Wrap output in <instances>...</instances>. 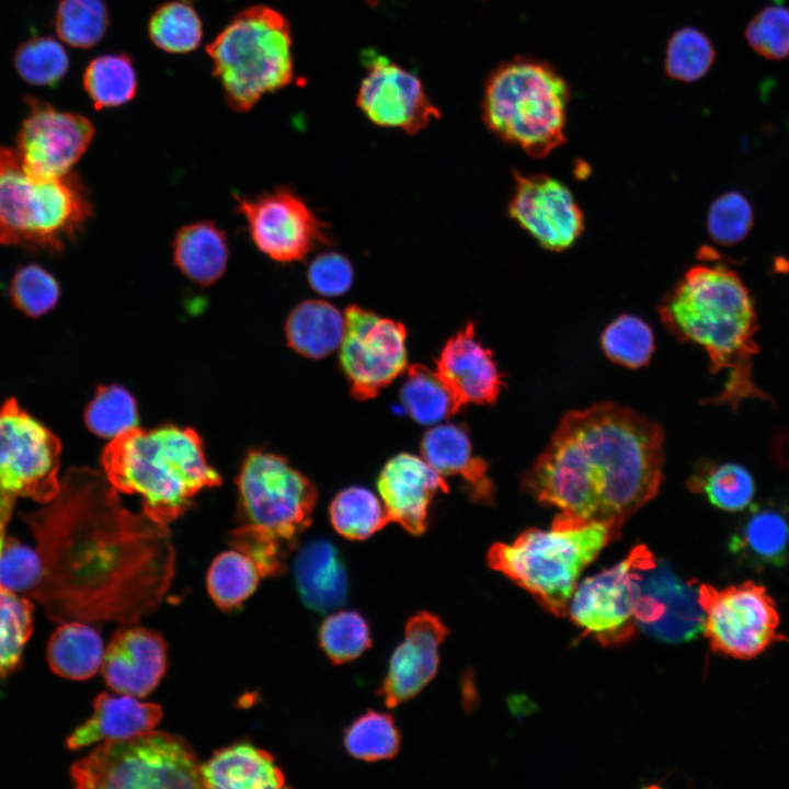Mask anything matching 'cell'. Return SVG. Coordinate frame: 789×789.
I'll use <instances>...</instances> for the list:
<instances>
[{"instance_id":"ab89813d","label":"cell","mask_w":789,"mask_h":789,"mask_svg":"<svg viewBox=\"0 0 789 789\" xmlns=\"http://www.w3.org/2000/svg\"><path fill=\"white\" fill-rule=\"evenodd\" d=\"M716 49L710 38L696 27H682L668 39L665 53V72L677 81L695 82L712 67Z\"/></svg>"},{"instance_id":"ffe728a7","label":"cell","mask_w":789,"mask_h":789,"mask_svg":"<svg viewBox=\"0 0 789 789\" xmlns=\"http://www.w3.org/2000/svg\"><path fill=\"white\" fill-rule=\"evenodd\" d=\"M434 371L448 390L455 413L469 403L493 404L504 387L492 352L477 340L472 322L447 340Z\"/></svg>"},{"instance_id":"d6a6232c","label":"cell","mask_w":789,"mask_h":789,"mask_svg":"<svg viewBox=\"0 0 789 789\" xmlns=\"http://www.w3.org/2000/svg\"><path fill=\"white\" fill-rule=\"evenodd\" d=\"M83 85L96 108L126 104L137 90L133 62L123 54L99 56L88 65Z\"/></svg>"},{"instance_id":"d4e9b609","label":"cell","mask_w":789,"mask_h":789,"mask_svg":"<svg viewBox=\"0 0 789 789\" xmlns=\"http://www.w3.org/2000/svg\"><path fill=\"white\" fill-rule=\"evenodd\" d=\"M422 458L441 476H460L471 499L491 505L494 485L487 462L476 457L467 431L459 425L442 424L428 430L421 442Z\"/></svg>"},{"instance_id":"7dc6e473","label":"cell","mask_w":789,"mask_h":789,"mask_svg":"<svg viewBox=\"0 0 789 789\" xmlns=\"http://www.w3.org/2000/svg\"><path fill=\"white\" fill-rule=\"evenodd\" d=\"M42 578L43 567L36 548L7 535L0 544V584L14 593L33 597Z\"/></svg>"},{"instance_id":"30bf717a","label":"cell","mask_w":789,"mask_h":789,"mask_svg":"<svg viewBox=\"0 0 789 789\" xmlns=\"http://www.w3.org/2000/svg\"><path fill=\"white\" fill-rule=\"evenodd\" d=\"M201 764L182 737L151 730L106 740L70 768L80 789L203 788Z\"/></svg>"},{"instance_id":"bcb514c9","label":"cell","mask_w":789,"mask_h":789,"mask_svg":"<svg viewBox=\"0 0 789 789\" xmlns=\"http://www.w3.org/2000/svg\"><path fill=\"white\" fill-rule=\"evenodd\" d=\"M13 305L24 315L41 317L58 302L60 287L57 279L37 264L20 266L9 286Z\"/></svg>"},{"instance_id":"f907efd6","label":"cell","mask_w":789,"mask_h":789,"mask_svg":"<svg viewBox=\"0 0 789 789\" xmlns=\"http://www.w3.org/2000/svg\"><path fill=\"white\" fill-rule=\"evenodd\" d=\"M353 278L351 262L336 252L319 254L307 270V279L311 288L325 297L345 294L351 288Z\"/></svg>"},{"instance_id":"d590c367","label":"cell","mask_w":789,"mask_h":789,"mask_svg":"<svg viewBox=\"0 0 789 789\" xmlns=\"http://www.w3.org/2000/svg\"><path fill=\"white\" fill-rule=\"evenodd\" d=\"M400 398L410 416L420 424H434L455 414L448 390L434 370L421 364L408 368Z\"/></svg>"},{"instance_id":"b9f144b4","label":"cell","mask_w":789,"mask_h":789,"mask_svg":"<svg viewBox=\"0 0 789 789\" xmlns=\"http://www.w3.org/2000/svg\"><path fill=\"white\" fill-rule=\"evenodd\" d=\"M13 62L24 81L38 87H55L69 68L66 49L50 36H33L23 42Z\"/></svg>"},{"instance_id":"7402d4cb","label":"cell","mask_w":789,"mask_h":789,"mask_svg":"<svg viewBox=\"0 0 789 789\" xmlns=\"http://www.w3.org/2000/svg\"><path fill=\"white\" fill-rule=\"evenodd\" d=\"M167 652L164 639L152 630L137 626L119 629L105 649L103 678L115 693L145 697L165 674Z\"/></svg>"},{"instance_id":"2e32d148","label":"cell","mask_w":789,"mask_h":789,"mask_svg":"<svg viewBox=\"0 0 789 789\" xmlns=\"http://www.w3.org/2000/svg\"><path fill=\"white\" fill-rule=\"evenodd\" d=\"M27 103L16 137V151L25 170L44 179L70 173L93 139L92 123L37 99L30 98Z\"/></svg>"},{"instance_id":"e0dca14e","label":"cell","mask_w":789,"mask_h":789,"mask_svg":"<svg viewBox=\"0 0 789 789\" xmlns=\"http://www.w3.org/2000/svg\"><path fill=\"white\" fill-rule=\"evenodd\" d=\"M366 68L357 106L374 124L409 134L424 129L441 112L425 93L422 81L384 55L364 54Z\"/></svg>"},{"instance_id":"6da1fadb","label":"cell","mask_w":789,"mask_h":789,"mask_svg":"<svg viewBox=\"0 0 789 789\" xmlns=\"http://www.w3.org/2000/svg\"><path fill=\"white\" fill-rule=\"evenodd\" d=\"M48 505L24 517L43 578L33 595L56 621L134 625L158 609L173 581L167 525L127 510L106 477L72 468Z\"/></svg>"},{"instance_id":"f1b7e54d","label":"cell","mask_w":789,"mask_h":789,"mask_svg":"<svg viewBox=\"0 0 789 789\" xmlns=\"http://www.w3.org/2000/svg\"><path fill=\"white\" fill-rule=\"evenodd\" d=\"M344 329V315L330 302L318 299L297 305L285 323L289 347L312 359L334 352L341 345Z\"/></svg>"},{"instance_id":"484cf974","label":"cell","mask_w":789,"mask_h":789,"mask_svg":"<svg viewBox=\"0 0 789 789\" xmlns=\"http://www.w3.org/2000/svg\"><path fill=\"white\" fill-rule=\"evenodd\" d=\"M203 788L278 789L285 777L273 756L249 743H237L215 752L201 764Z\"/></svg>"},{"instance_id":"e575fe53","label":"cell","mask_w":789,"mask_h":789,"mask_svg":"<svg viewBox=\"0 0 789 789\" xmlns=\"http://www.w3.org/2000/svg\"><path fill=\"white\" fill-rule=\"evenodd\" d=\"M34 605L27 596L0 584V678L21 665L23 651L34 628Z\"/></svg>"},{"instance_id":"4dcf8cb0","label":"cell","mask_w":789,"mask_h":789,"mask_svg":"<svg viewBox=\"0 0 789 789\" xmlns=\"http://www.w3.org/2000/svg\"><path fill=\"white\" fill-rule=\"evenodd\" d=\"M730 547L753 563L781 564L789 556V516L774 506L753 507Z\"/></svg>"},{"instance_id":"9c48e42d","label":"cell","mask_w":789,"mask_h":789,"mask_svg":"<svg viewBox=\"0 0 789 789\" xmlns=\"http://www.w3.org/2000/svg\"><path fill=\"white\" fill-rule=\"evenodd\" d=\"M290 26L266 5L241 11L206 47L225 99L236 112H247L266 93L294 79Z\"/></svg>"},{"instance_id":"60d3db41","label":"cell","mask_w":789,"mask_h":789,"mask_svg":"<svg viewBox=\"0 0 789 789\" xmlns=\"http://www.w3.org/2000/svg\"><path fill=\"white\" fill-rule=\"evenodd\" d=\"M84 422L95 435L114 438L137 427V403L125 388L118 385L100 386L84 411Z\"/></svg>"},{"instance_id":"4fadbf2b","label":"cell","mask_w":789,"mask_h":789,"mask_svg":"<svg viewBox=\"0 0 789 789\" xmlns=\"http://www.w3.org/2000/svg\"><path fill=\"white\" fill-rule=\"evenodd\" d=\"M656 563L643 545L614 567L587 578L576 586L568 606L571 620L604 645H616L632 638L640 578Z\"/></svg>"},{"instance_id":"f35d334b","label":"cell","mask_w":789,"mask_h":789,"mask_svg":"<svg viewBox=\"0 0 789 789\" xmlns=\"http://www.w3.org/2000/svg\"><path fill=\"white\" fill-rule=\"evenodd\" d=\"M344 746L357 759H388L399 750L400 732L390 714L370 710L345 730Z\"/></svg>"},{"instance_id":"3957f363","label":"cell","mask_w":789,"mask_h":789,"mask_svg":"<svg viewBox=\"0 0 789 789\" xmlns=\"http://www.w3.org/2000/svg\"><path fill=\"white\" fill-rule=\"evenodd\" d=\"M659 312L677 338L704 348L713 373H728L722 391L709 402L735 410L745 399L770 400L753 378L758 352L754 300L733 270L722 263L690 267L662 300Z\"/></svg>"},{"instance_id":"c3c4849f","label":"cell","mask_w":789,"mask_h":789,"mask_svg":"<svg viewBox=\"0 0 789 789\" xmlns=\"http://www.w3.org/2000/svg\"><path fill=\"white\" fill-rule=\"evenodd\" d=\"M744 36L748 46L768 60L789 57V8L764 7L746 24Z\"/></svg>"},{"instance_id":"8fae6325","label":"cell","mask_w":789,"mask_h":789,"mask_svg":"<svg viewBox=\"0 0 789 789\" xmlns=\"http://www.w3.org/2000/svg\"><path fill=\"white\" fill-rule=\"evenodd\" d=\"M60 451L58 437L14 398L0 405V537L18 498L47 504L58 494Z\"/></svg>"},{"instance_id":"7c38bea8","label":"cell","mask_w":789,"mask_h":789,"mask_svg":"<svg viewBox=\"0 0 789 789\" xmlns=\"http://www.w3.org/2000/svg\"><path fill=\"white\" fill-rule=\"evenodd\" d=\"M698 591L705 613L702 631L713 651L748 660L788 641L778 633L776 604L763 585L747 581L718 590L700 584Z\"/></svg>"},{"instance_id":"44dd1931","label":"cell","mask_w":789,"mask_h":789,"mask_svg":"<svg viewBox=\"0 0 789 789\" xmlns=\"http://www.w3.org/2000/svg\"><path fill=\"white\" fill-rule=\"evenodd\" d=\"M447 634V627L431 613L422 611L408 620L404 640L393 651L379 690L387 707L411 699L432 681L438 668V649Z\"/></svg>"},{"instance_id":"d6986e66","label":"cell","mask_w":789,"mask_h":789,"mask_svg":"<svg viewBox=\"0 0 789 789\" xmlns=\"http://www.w3.org/2000/svg\"><path fill=\"white\" fill-rule=\"evenodd\" d=\"M636 611L638 627L666 642H684L704 629L705 613L698 586L675 575L660 562L641 574Z\"/></svg>"},{"instance_id":"7bdbcfd3","label":"cell","mask_w":789,"mask_h":789,"mask_svg":"<svg viewBox=\"0 0 789 789\" xmlns=\"http://www.w3.org/2000/svg\"><path fill=\"white\" fill-rule=\"evenodd\" d=\"M601 344L606 356L629 368L645 365L654 350L651 328L632 315H621L604 330Z\"/></svg>"},{"instance_id":"f6af8a7d","label":"cell","mask_w":789,"mask_h":789,"mask_svg":"<svg viewBox=\"0 0 789 789\" xmlns=\"http://www.w3.org/2000/svg\"><path fill=\"white\" fill-rule=\"evenodd\" d=\"M319 642L334 664L352 661L371 643L370 631L363 616L353 610L330 615L319 630Z\"/></svg>"},{"instance_id":"1f68e13d","label":"cell","mask_w":789,"mask_h":789,"mask_svg":"<svg viewBox=\"0 0 789 789\" xmlns=\"http://www.w3.org/2000/svg\"><path fill=\"white\" fill-rule=\"evenodd\" d=\"M261 578L254 562L233 549L214 559L206 585L213 602L222 610H231L254 593Z\"/></svg>"},{"instance_id":"681fc988","label":"cell","mask_w":789,"mask_h":789,"mask_svg":"<svg viewBox=\"0 0 789 789\" xmlns=\"http://www.w3.org/2000/svg\"><path fill=\"white\" fill-rule=\"evenodd\" d=\"M752 225L753 209L741 193H724L709 208L707 228L711 239L721 245L740 242Z\"/></svg>"},{"instance_id":"74e56055","label":"cell","mask_w":789,"mask_h":789,"mask_svg":"<svg viewBox=\"0 0 789 789\" xmlns=\"http://www.w3.org/2000/svg\"><path fill=\"white\" fill-rule=\"evenodd\" d=\"M148 30L158 48L173 54L194 50L203 36L201 19L185 1H171L159 7L150 18Z\"/></svg>"},{"instance_id":"f546056e","label":"cell","mask_w":789,"mask_h":789,"mask_svg":"<svg viewBox=\"0 0 789 789\" xmlns=\"http://www.w3.org/2000/svg\"><path fill=\"white\" fill-rule=\"evenodd\" d=\"M104 644L100 633L84 621H65L50 636L46 658L58 676L85 681L101 668Z\"/></svg>"},{"instance_id":"5b68a950","label":"cell","mask_w":789,"mask_h":789,"mask_svg":"<svg viewBox=\"0 0 789 789\" xmlns=\"http://www.w3.org/2000/svg\"><path fill=\"white\" fill-rule=\"evenodd\" d=\"M237 485L239 525L230 531V545L254 562L262 578L278 575L310 525L317 489L282 456L255 449L247 454Z\"/></svg>"},{"instance_id":"7a4b0ae2","label":"cell","mask_w":789,"mask_h":789,"mask_svg":"<svg viewBox=\"0 0 789 789\" xmlns=\"http://www.w3.org/2000/svg\"><path fill=\"white\" fill-rule=\"evenodd\" d=\"M663 465L662 427L602 402L563 415L521 484L537 502L559 510L551 527L605 524L620 535L659 492Z\"/></svg>"},{"instance_id":"9a60e30c","label":"cell","mask_w":789,"mask_h":789,"mask_svg":"<svg viewBox=\"0 0 789 789\" xmlns=\"http://www.w3.org/2000/svg\"><path fill=\"white\" fill-rule=\"evenodd\" d=\"M236 202L254 245L273 261H300L327 241L323 224L288 188L277 187L254 197L236 196Z\"/></svg>"},{"instance_id":"ba28073f","label":"cell","mask_w":789,"mask_h":789,"mask_svg":"<svg viewBox=\"0 0 789 789\" xmlns=\"http://www.w3.org/2000/svg\"><path fill=\"white\" fill-rule=\"evenodd\" d=\"M619 537L605 524L549 530L529 528L512 544L492 545L487 561L491 569L526 590L547 611L564 616L584 569Z\"/></svg>"},{"instance_id":"ee69618b","label":"cell","mask_w":789,"mask_h":789,"mask_svg":"<svg viewBox=\"0 0 789 789\" xmlns=\"http://www.w3.org/2000/svg\"><path fill=\"white\" fill-rule=\"evenodd\" d=\"M59 38L79 48H90L104 36L108 16L103 0H60L56 13Z\"/></svg>"},{"instance_id":"8992f818","label":"cell","mask_w":789,"mask_h":789,"mask_svg":"<svg viewBox=\"0 0 789 789\" xmlns=\"http://www.w3.org/2000/svg\"><path fill=\"white\" fill-rule=\"evenodd\" d=\"M571 91L550 64L515 57L488 78L482 118L502 140L534 158H542L565 141Z\"/></svg>"},{"instance_id":"277c9868","label":"cell","mask_w":789,"mask_h":789,"mask_svg":"<svg viewBox=\"0 0 789 789\" xmlns=\"http://www.w3.org/2000/svg\"><path fill=\"white\" fill-rule=\"evenodd\" d=\"M101 464L116 491L140 495L142 513L163 525L184 514L201 490L221 483L199 435L176 425L119 434L104 448Z\"/></svg>"},{"instance_id":"52a82bcc","label":"cell","mask_w":789,"mask_h":789,"mask_svg":"<svg viewBox=\"0 0 789 789\" xmlns=\"http://www.w3.org/2000/svg\"><path fill=\"white\" fill-rule=\"evenodd\" d=\"M92 211L77 175L35 176L16 150L0 147V244L61 251Z\"/></svg>"},{"instance_id":"8d00e7d4","label":"cell","mask_w":789,"mask_h":789,"mask_svg":"<svg viewBox=\"0 0 789 789\" xmlns=\"http://www.w3.org/2000/svg\"><path fill=\"white\" fill-rule=\"evenodd\" d=\"M691 489L706 494L709 502L727 512L747 507L755 493L752 474L741 465H713L693 476Z\"/></svg>"},{"instance_id":"603a6c76","label":"cell","mask_w":789,"mask_h":789,"mask_svg":"<svg viewBox=\"0 0 789 789\" xmlns=\"http://www.w3.org/2000/svg\"><path fill=\"white\" fill-rule=\"evenodd\" d=\"M377 488L389 522L399 524L414 536L426 529L427 508L433 496L438 491H449L443 476L423 458L407 453L392 457L385 465Z\"/></svg>"},{"instance_id":"ac0fdd59","label":"cell","mask_w":789,"mask_h":789,"mask_svg":"<svg viewBox=\"0 0 789 789\" xmlns=\"http://www.w3.org/2000/svg\"><path fill=\"white\" fill-rule=\"evenodd\" d=\"M508 214L544 248L562 251L584 229V217L571 191L546 174L514 175Z\"/></svg>"},{"instance_id":"4316f807","label":"cell","mask_w":789,"mask_h":789,"mask_svg":"<svg viewBox=\"0 0 789 789\" xmlns=\"http://www.w3.org/2000/svg\"><path fill=\"white\" fill-rule=\"evenodd\" d=\"M294 576L302 602L324 613L342 605L347 595V575L336 548L325 539L304 546L294 561Z\"/></svg>"},{"instance_id":"cb8c5ba5","label":"cell","mask_w":789,"mask_h":789,"mask_svg":"<svg viewBox=\"0 0 789 789\" xmlns=\"http://www.w3.org/2000/svg\"><path fill=\"white\" fill-rule=\"evenodd\" d=\"M99 694L92 714L67 737L69 750H79L106 740H124L155 730L163 711L158 704L119 694Z\"/></svg>"},{"instance_id":"83f0119b","label":"cell","mask_w":789,"mask_h":789,"mask_svg":"<svg viewBox=\"0 0 789 789\" xmlns=\"http://www.w3.org/2000/svg\"><path fill=\"white\" fill-rule=\"evenodd\" d=\"M172 254L175 266L186 278L199 286H210L228 265L227 236L210 220L185 225L175 233Z\"/></svg>"},{"instance_id":"836d02e7","label":"cell","mask_w":789,"mask_h":789,"mask_svg":"<svg viewBox=\"0 0 789 789\" xmlns=\"http://www.w3.org/2000/svg\"><path fill=\"white\" fill-rule=\"evenodd\" d=\"M329 512L333 528L347 539H366L390 523L378 498L361 487L341 491Z\"/></svg>"},{"instance_id":"5bb4252c","label":"cell","mask_w":789,"mask_h":789,"mask_svg":"<svg viewBox=\"0 0 789 789\" xmlns=\"http://www.w3.org/2000/svg\"><path fill=\"white\" fill-rule=\"evenodd\" d=\"M340 363L357 400L375 398L407 366L402 323L352 305L344 312Z\"/></svg>"}]
</instances>
